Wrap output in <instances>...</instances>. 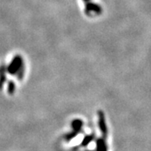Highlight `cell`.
Masks as SVG:
<instances>
[{
	"instance_id": "2",
	"label": "cell",
	"mask_w": 151,
	"mask_h": 151,
	"mask_svg": "<svg viewBox=\"0 0 151 151\" xmlns=\"http://www.w3.org/2000/svg\"><path fill=\"white\" fill-rule=\"evenodd\" d=\"M86 12L88 14H99L102 12V9L98 4H95L93 3H87L86 4Z\"/></svg>"
},
{
	"instance_id": "8",
	"label": "cell",
	"mask_w": 151,
	"mask_h": 151,
	"mask_svg": "<svg viewBox=\"0 0 151 151\" xmlns=\"http://www.w3.org/2000/svg\"><path fill=\"white\" fill-rule=\"evenodd\" d=\"M87 151H92V150H87Z\"/></svg>"
},
{
	"instance_id": "4",
	"label": "cell",
	"mask_w": 151,
	"mask_h": 151,
	"mask_svg": "<svg viewBox=\"0 0 151 151\" xmlns=\"http://www.w3.org/2000/svg\"><path fill=\"white\" fill-rule=\"evenodd\" d=\"M82 126H83V122L81 120V119H74L72 122H71V128L72 130H75V131H77V132H80L82 128Z\"/></svg>"
},
{
	"instance_id": "5",
	"label": "cell",
	"mask_w": 151,
	"mask_h": 151,
	"mask_svg": "<svg viewBox=\"0 0 151 151\" xmlns=\"http://www.w3.org/2000/svg\"><path fill=\"white\" fill-rule=\"evenodd\" d=\"M94 139V134H88V135H86L82 140H81V147H87L88 145L90 143L92 142Z\"/></svg>"
},
{
	"instance_id": "7",
	"label": "cell",
	"mask_w": 151,
	"mask_h": 151,
	"mask_svg": "<svg viewBox=\"0 0 151 151\" xmlns=\"http://www.w3.org/2000/svg\"><path fill=\"white\" fill-rule=\"evenodd\" d=\"M84 1H89V0H84Z\"/></svg>"
},
{
	"instance_id": "6",
	"label": "cell",
	"mask_w": 151,
	"mask_h": 151,
	"mask_svg": "<svg viewBox=\"0 0 151 151\" xmlns=\"http://www.w3.org/2000/svg\"><path fill=\"white\" fill-rule=\"evenodd\" d=\"M79 133H80V132H77V131L72 130L71 133H67V134L65 135V137H64L65 141H66V142H70V141L72 140L73 139H75V138L77 137V135Z\"/></svg>"
},
{
	"instance_id": "1",
	"label": "cell",
	"mask_w": 151,
	"mask_h": 151,
	"mask_svg": "<svg viewBox=\"0 0 151 151\" xmlns=\"http://www.w3.org/2000/svg\"><path fill=\"white\" fill-rule=\"evenodd\" d=\"M98 128H99V130L102 133V137L106 139L108 131H107V127L106 124V121H105V115L102 110L98 111Z\"/></svg>"
},
{
	"instance_id": "3",
	"label": "cell",
	"mask_w": 151,
	"mask_h": 151,
	"mask_svg": "<svg viewBox=\"0 0 151 151\" xmlns=\"http://www.w3.org/2000/svg\"><path fill=\"white\" fill-rule=\"evenodd\" d=\"M107 145L105 138L102 137L96 141V151H107Z\"/></svg>"
}]
</instances>
